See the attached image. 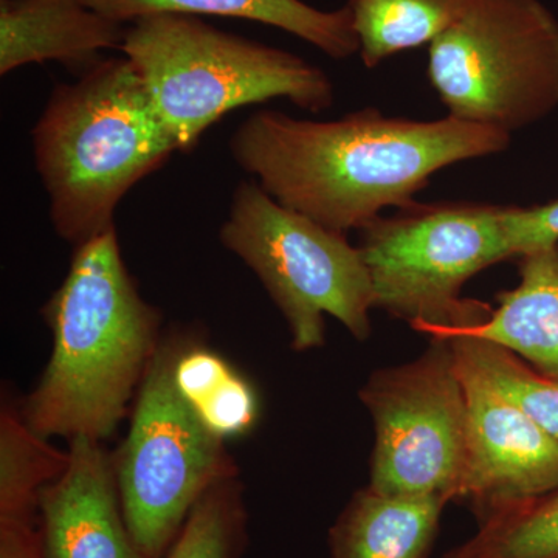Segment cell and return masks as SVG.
<instances>
[{
    "label": "cell",
    "instance_id": "obj_1",
    "mask_svg": "<svg viewBox=\"0 0 558 558\" xmlns=\"http://www.w3.org/2000/svg\"><path fill=\"white\" fill-rule=\"evenodd\" d=\"M506 132L447 116L391 119L365 108L339 120L258 110L229 148L238 167L286 208L330 230H362L385 208H407L432 175L509 148Z\"/></svg>",
    "mask_w": 558,
    "mask_h": 558
},
{
    "label": "cell",
    "instance_id": "obj_2",
    "mask_svg": "<svg viewBox=\"0 0 558 558\" xmlns=\"http://www.w3.org/2000/svg\"><path fill=\"white\" fill-rule=\"evenodd\" d=\"M44 315L53 348L22 416L47 439L102 442L126 417L163 339L160 312L140 295L116 227L76 247Z\"/></svg>",
    "mask_w": 558,
    "mask_h": 558
},
{
    "label": "cell",
    "instance_id": "obj_3",
    "mask_svg": "<svg viewBox=\"0 0 558 558\" xmlns=\"http://www.w3.org/2000/svg\"><path fill=\"white\" fill-rule=\"evenodd\" d=\"M32 143L53 229L75 247L113 229L123 197L179 150L124 54L54 87Z\"/></svg>",
    "mask_w": 558,
    "mask_h": 558
},
{
    "label": "cell",
    "instance_id": "obj_4",
    "mask_svg": "<svg viewBox=\"0 0 558 558\" xmlns=\"http://www.w3.org/2000/svg\"><path fill=\"white\" fill-rule=\"evenodd\" d=\"M145 81L179 150H193L205 131L244 106L288 100L319 113L336 100L332 80L299 54L197 16L153 14L132 22L120 49Z\"/></svg>",
    "mask_w": 558,
    "mask_h": 558
},
{
    "label": "cell",
    "instance_id": "obj_5",
    "mask_svg": "<svg viewBox=\"0 0 558 558\" xmlns=\"http://www.w3.org/2000/svg\"><path fill=\"white\" fill-rule=\"evenodd\" d=\"M506 213L508 205L416 202L363 227L359 248L373 282L374 310L429 339L484 322L492 307L461 292L480 271L515 258Z\"/></svg>",
    "mask_w": 558,
    "mask_h": 558
},
{
    "label": "cell",
    "instance_id": "obj_6",
    "mask_svg": "<svg viewBox=\"0 0 558 558\" xmlns=\"http://www.w3.org/2000/svg\"><path fill=\"white\" fill-rule=\"evenodd\" d=\"M223 247L258 277L288 323L299 352L325 347V315L355 340L373 333V282L359 245L242 180L219 230Z\"/></svg>",
    "mask_w": 558,
    "mask_h": 558
},
{
    "label": "cell",
    "instance_id": "obj_7",
    "mask_svg": "<svg viewBox=\"0 0 558 558\" xmlns=\"http://www.w3.org/2000/svg\"><path fill=\"white\" fill-rule=\"evenodd\" d=\"M427 73L450 117L512 135L558 108V17L542 0H469Z\"/></svg>",
    "mask_w": 558,
    "mask_h": 558
},
{
    "label": "cell",
    "instance_id": "obj_8",
    "mask_svg": "<svg viewBox=\"0 0 558 558\" xmlns=\"http://www.w3.org/2000/svg\"><path fill=\"white\" fill-rule=\"evenodd\" d=\"M183 337L161 339L135 396L130 432L112 454L124 520L146 558H165L197 499L240 476L226 440L175 387Z\"/></svg>",
    "mask_w": 558,
    "mask_h": 558
},
{
    "label": "cell",
    "instance_id": "obj_9",
    "mask_svg": "<svg viewBox=\"0 0 558 558\" xmlns=\"http://www.w3.org/2000/svg\"><path fill=\"white\" fill-rule=\"evenodd\" d=\"M374 424L368 487L385 495L457 501L468 398L449 340L374 371L359 391Z\"/></svg>",
    "mask_w": 558,
    "mask_h": 558
},
{
    "label": "cell",
    "instance_id": "obj_10",
    "mask_svg": "<svg viewBox=\"0 0 558 558\" xmlns=\"http://www.w3.org/2000/svg\"><path fill=\"white\" fill-rule=\"evenodd\" d=\"M457 365L468 398L457 501L469 505L480 521L557 488V440L478 373L458 360Z\"/></svg>",
    "mask_w": 558,
    "mask_h": 558
},
{
    "label": "cell",
    "instance_id": "obj_11",
    "mask_svg": "<svg viewBox=\"0 0 558 558\" xmlns=\"http://www.w3.org/2000/svg\"><path fill=\"white\" fill-rule=\"evenodd\" d=\"M68 468L39 498L47 558H146L124 520L112 454L97 440L69 444Z\"/></svg>",
    "mask_w": 558,
    "mask_h": 558
},
{
    "label": "cell",
    "instance_id": "obj_12",
    "mask_svg": "<svg viewBox=\"0 0 558 558\" xmlns=\"http://www.w3.org/2000/svg\"><path fill=\"white\" fill-rule=\"evenodd\" d=\"M126 28L81 0H0V73L50 61L84 73Z\"/></svg>",
    "mask_w": 558,
    "mask_h": 558
},
{
    "label": "cell",
    "instance_id": "obj_13",
    "mask_svg": "<svg viewBox=\"0 0 558 558\" xmlns=\"http://www.w3.org/2000/svg\"><path fill=\"white\" fill-rule=\"evenodd\" d=\"M517 288L497 295L498 307L478 325L447 330L495 341L558 381V244L520 256Z\"/></svg>",
    "mask_w": 558,
    "mask_h": 558
},
{
    "label": "cell",
    "instance_id": "obj_14",
    "mask_svg": "<svg viewBox=\"0 0 558 558\" xmlns=\"http://www.w3.org/2000/svg\"><path fill=\"white\" fill-rule=\"evenodd\" d=\"M120 24H132L153 14L238 17L271 25L306 40L337 61L359 53L357 35L348 5L328 11L304 0H81Z\"/></svg>",
    "mask_w": 558,
    "mask_h": 558
},
{
    "label": "cell",
    "instance_id": "obj_15",
    "mask_svg": "<svg viewBox=\"0 0 558 558\" xmlns=\"http://www.w3.org/2000/svg\"><path fill=\"white\" fill-rule=\"evenodd\" d=\"M447 505L360 488L329 529V558H427Z\"/></svg>",
    "mask_w": 558,
    "mask_h": 558
},
{
    "label": "cell",
    "instance_id": "obj_16",
    "mask_svg": "<svg viewBox=\"0 0 558 558\" xmlns=\"http://www.w3.org/2000/svg\"><path fill=\"white\" fill-rule=\"evenodd\" d=\"M174 380L180 395L220 439L247 435L255 427L259 414L255 389L190 333L175 359Z\"/></svg>",
    "mask_w": 558,
    "mask_h": 558
},
{
    "label": "cell",
    "instance_id": "obj_17",
    "mask_svg": "<svg viewBox=\"0 0 558 558\" xmlns=\"http://www.w3.org/2000/svg\"><path fill=\"white\" fill-rule=\"evenodd\" d=\"M469 0H348L359 54L374 69L402 51L429 46L458 20Z\"/></svg>",
    "mask_w": 558,
    "mask_h": 558
},
{
    "label": "cell",
    "instance_id": "obj_18",
    "mask_svg": "<svg viewBox=\"0 0 558 558\" xmlns=\"http://www.w3.org/2000/svg\"><path fill=\"white\" fill-rule=\"evenodd\" d=\"M69 453L28 427L21 411H0V517L38 515L40 492L60 478Z\"/></svg>",
    "mask_w": 558,
    "mask_h": 558
},
{
    "label": "cell",
    "instance_id": "obj_19",
    "mask_svg": "<svg viewBox=\"0 0 558 558\" xmlns=\"http://www.w3.org/2000/svg\"><path fill=\"white\" fill-rule=\"evenodd\" d=\"M442 340L450 341L458 362L478 373L558 442L557 380L495 341L469 333H451Z\"/></svg>",
    "mask_w": 558,
    "mask_h": 558
},
{
    "label": "cell",
    "instance_id": "obj_20",
    "mask_svg": "<svg viewBox=\"0 0 558 558\" xmlns=\"http://www.w3.org/2000/svg\"><path fill=\"white\" fill-rule=\"evenodd\" d=\"M476 523L472 537L440 558H558V487Z\"/></svg>",
    "mask_w": 558,
    "mask_h": 558
},
{
    "label": "cell",
    "instance_id": "obj_21",
    "mask_svg": "<svg viewBox=\"0 0 558 558\" xmlns=\"http://www.w3.org/2000/svg\"><path fill=\"white\" fill-rule=\"evenodd\" d=\"M247 524L240 476L219 481L197 499L165 558H241Z\"/></svg>",
    "mask_w": 558,
    "mask_h": 558
},
{
    "label": "cell",
    "instance_id": "obj_22",
    "mask_svg": "<svg viewBox=\"0 0 558 558\" xmlns=\"http://www.w3.org/2000/svg\"><path fill=\"white\" fill-rule=\"evenodd\" d=\"M506 229L515 258L558 244V197L534 207H510Z\"/></svg>",
    "mask_w": 558,
    "mask_h": 558
},
{
    "label": "cell",
    "instance_id": "obj_23",
    "mask_svg": "<svg viewBox=\"0 0 558 558\" xmlns=\"http://www.w3.org/2000/svg\"><path fill=\"white\" fill-rule=\"evenodd\" d=\"M0 558H47L38 515L0 517Z\"/></svg>",
    "mask_w": 558,
    "mask_h": 558
}]
</instances>
